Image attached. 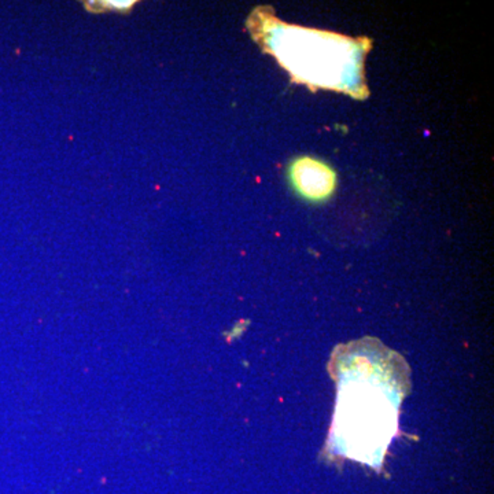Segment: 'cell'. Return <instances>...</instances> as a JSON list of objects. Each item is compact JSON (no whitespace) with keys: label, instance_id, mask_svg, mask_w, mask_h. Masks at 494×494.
I'll return each instance as SVG.
<instances>
[{"label":"cell","instance_id":"1","mask_svg":"<svg viewBox=\"0 0 494 494\" xmlns=\"http://www.w3.org/2000/svg\"><path fill=\"white\" fill-rule=\"evenodd\" d=\"M383 349L360 346L338 364V404L333 441L336 452L370 466H381L397 429L402 399V360Z\"/></svg>","mask_w":494,"mask_h":494},{"label":"cell","instance_id":"2","mask_svg":"<svg viewBox=\"0 0 494 494\" xmlns=\"http://www.w3.org/2000/svg\"><path fill=\"white\" fill-rule=\"evenodd\" d=\"M268 36L269 52L301 80L322 87L344 88V68L354 63L352 42L325 32L306 31L280 24Z\"/></svg>","mask_w":494,"mask_h":494},{"label":"cell","instance_id":"3","mask_svg":"<svg viewBox=\"0 0 494 494\" xmlns=\"http://www.w3.org/2000/svg\"><path fill=\"white\" fill-rule=\"evenodd\" d=\"M290 178L294 189L309 201H324L336 186L334 170L324 162L309 157L293 162Z\"/></svg>","mask_w":494,"mask_h":494},{"label":"cell","instance_id":"4","mask_svg":"<svg viewBox=\"0 0 494 494\" xmlns=\"http://www.w3.org/2000/svg\"><path fill=\"white\" fill-rule=\"evenodd\" d=\"M135 4L133 0H103V2H90L87 5L92 12L98 7V10L102 12L109 10V12L127 13L135 6Z\"/></svg>","mask_w":494,"mask_h":494}]
</instances>
